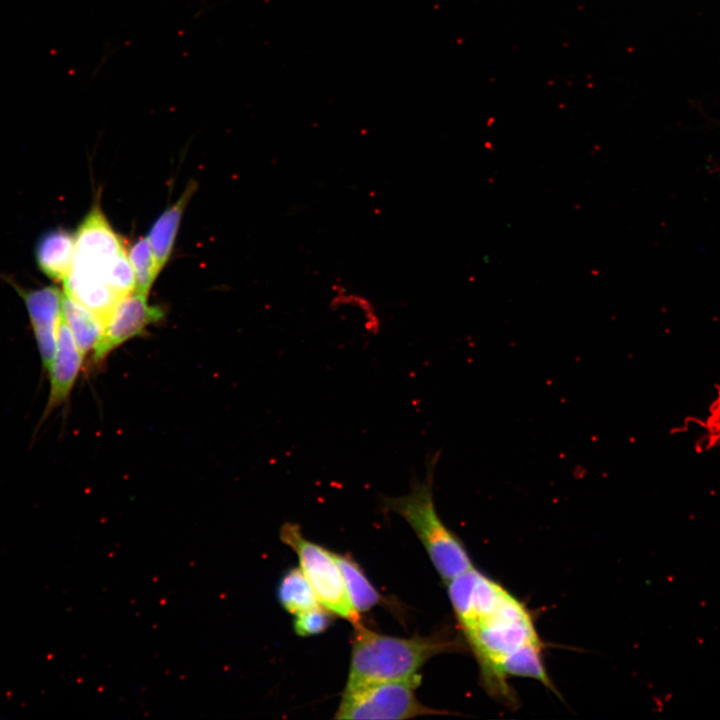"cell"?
Masks as SVG:
<instances>
[{
	"label": "cell",
	"instance_id": "obj_6",
	"mask_svg": "<svg viewBox=\"0 0 720 720\" xmlns=\"http://www.w3.org/2000/svg\"><path fill=\"white\" fill-rule=\"evenodd\" d=\"M126 250L100 206L96 203L78 227L75 254L70 275L104 281L103 275L112 260Z\"/></svg>",
	"mask_w": 720,
	"mask_h": 720
},
{
	"label": "cell",
	"instance_id": "obj_10",
	"mask_svg": "<svg viewBox=\"0 0 720 720\" xmlns=\"http://www.w3.org/2000/svg\"><path fill=\"white\" fill-rule=\"evenodd\" d=\"M75 254V236L64 229L45 233L36 246V260L40 270L49 278L64 281Z\"/></svg>",
	"mask_w": 720,
	"mask_h": 720
},
{
	"label": "cell",
	"instance_id": "obj_4",
	"mask_svg": "<svg viewBox=\"0 0 720 720\" xmlns=\"http://www.w3.org/2000/svg\"><path fill=\"white\" fill-rule=\"evenodd\" d=\"M280 538L298 556L300 569L320 605L352 624H358L360 614L351 605L334 553L306 539L295 523H285L280 529Z\"/></svg>",
	"mask_w": 720,
	"mask_h": 720
},
{
	"label": "cell",
	"instance_id": "obj_12",
	"mask_svg": "<svg viewBox=\"0 0 720 720\" xmlns=\"http://www.w3.org/2000/svg\"><path fill=\"white\" fill-rule=\"evenodd\" d=\"M63 320L79 351L85 357L92 352L99 342L102 332V321L86 307L64 293L62 303Z\"/></svg>",
	"mask_w": 720,
	"mask_h": 720
},
{
	"label": "cell",
	"instance_id": "obj_2",
	"mask_svg": "<svg viewBox=\"0 0 720 720\" xmlns=\"http://www.w3.org/2000/svg\"><path fill=\"white\" fill-rule=\"evenodd\" d=\"M437 460L438 454L429 456L425 479L414 477L408 493L399 497L383 496L381 505L411 526L437 572L447 582L474 566L463 543L445 526L436 511L433 481Z\"/></svg>",
	"mask_w": 720,
	"mask_h": 720
},
{
	"label": "cell",
	"instance_id": "obj_9",
	"mask_svg": "<svg viewBox=\"0 0 720 720\" xmlns=\"http://www.w3.org/2000/svg\"><path fill=\"white\" fill-rule=\"evenodd\" d=\"M84 358L62 317L57 349L48 371L50 389L44 417L67 401L78 378Z\"/></svg>",
	"mask_w": 720,
	"mask_h": 720
},
{
	"label": "cell",
	"instance_id": "obj_16",
	"mask_svg": "<svg viewBox=\"0 0 720 720\" xmlns=\"http://www.w3.org/2000/svg\"><path fill=\"white\" fill-rule=\"evenodd\" d=\"M103 279L119 297L135 291V276L126 250L118 254L107 266Z\"/></svg>",
	"mask_w": 720,
	"mask_h": 720
},
{
	"label": "cell",
	"instance_id": "obj_11",
	"mask_svg": "<svg viewBox=\"0 0 720 720\" xmlns=\"http://www.w3.org/2000/svg\"><path fill=\"white\" fill-rule=\"evenodd\" d=\"M196 188L197 184L190 182L179 199L158 217L150 229L147 239L159 271L171 255L184 210Z\"/></svg>",
	"mask_w": 720,
	"mask_h": 720
},
{
	"label": "cell",
	"instance_id": "obj_7",
	"mask_svg": "<svg viewBox=\"0 0 720 720\" xmlns=\"http://www.w3.org/2000/svg\"><path fill=\"white\" fill-rule=\"evenodd\" d=\"M164 317L159 306L150 305L147 296L136 291L121 297L106 320L101 338L92 351L93 362L104 361L125 342L144 334Z\"/></svg>",
	"mask_w": 720,
	"mask_h": 720
},
{
	"label": "cell",
	"instance_id": "obj_14",
	"mask_svg": "<svg viewBox=\"0 0 720 720\" xmlns=\"http://www.w3.org/2000/svg\"><path fill=\"white\" fill-rule=\"evenodd\" d=\"M277 597L281 606L295 615L320 605L300 568H292L282 576L277 588Z\"/></svg>",
	"mask_w": 720,
	"mask_h": 720
},
{
	"label": "cell",
	"instance_id": "obj_13",
	"mask_svg": "<svg viewBox=\"0 0 720 720\" xmlns=\"http://www.w3.org/2000/svg\"><path fill=\"white\" fill-rule=\"evenodd\" d=\"M334 557L340 568L351 605L359 614L369 611L381 602L379 592L349 555L334 553Z\"/></svg>",
	"mask_w": 720,
	"mask_h": 720
},
{
	"label": "cell",
	"instance_id": "obj_1",
	"mask_svg": "<svg viewBox=\"0 0 720 720\" xmlns=\"http://www.w3.org/2000/svg\"><path fill=\"white\" fill-rule=\"evenodd\" d=\"M351 643L345 689L419 676L420 668L432 657L462 648L447 634L400 638L375 632L361 622L354 625Z\"/></svg>",
	"mask_w": 720,
	"mask_h": 720
},
{
	"label": "cell",
	"instance_id": "obj_5",
	"mask_svg": "<svg viewBox=\"0 0 720 720\" xmlns=\"http://www.w3.org/2000/svg\"><path fill=\"white\" fill-rule=\"evenodd\" d=\"M420 676L344 689L336 711L337 719H408L442 714L422 704L415 691Z\"/></svg>",
	"mask_w": 720,
	"mask_h": 720
},
{
	"label": "cell",
	"instance_id": "obj_3",
	"mask_svg": "<svg viewBox=\"0 0 720 720\" xmlns=\"http://www.w3.org/2000/svg\"><path fill=\"white\" fill-rule=\"evenodd\" d=\"M463 633L478 660L481 676L502 656L527 643L541 642L529 612L513 595Z\"/></svg>",
	"mask_w": 720,
	"mask_h": 720
},
{
	"label": "cell",
	"instance_id": "obj_17",
	"mask_svg": "<svg viewBox=\"0 0 720 720\" xmlns=\"http://www.w3.org/2000/svg\"><path fill=\"white\" fill-rule=\"evenodd\" d=\"M332 614L321 605L296 614L294 630L301 636L319 634L330 625Z\"/></svg>",
	"mask_w": 720,
	"mask_h": 720
},
{
	"label": "cell",
	"instance_id": "obj_15",
	"mask_svg": "<svg viewBox=\"0 0 720 720\" xmlns=\"http://www.w3.org/2000/svg\"><path fill=\"white\" fill-rule=\"evenodd\" d=\"M128 258L135 276V291L147 296L160 273L148 239H139L128 251Z\"/></svg>",
	"mask_w": 720,
	"mask_h": 720
},
{
	"label": "cell",
	"instance_id": "obj_8",
	"mask_svg": "<svg viewBox=\"0 0 720 720\" xmlns=\"http://www.w3.org/2000/svg\"><path fill=\"white\" fill-rule=\"evenodd\" d=\"M18 291L27 309L42 367L48 373L57 349L64 293L52 286Z\"/></svg>",
	"mask_w": 720,
	"mask_h": 720
}]
</instances>
